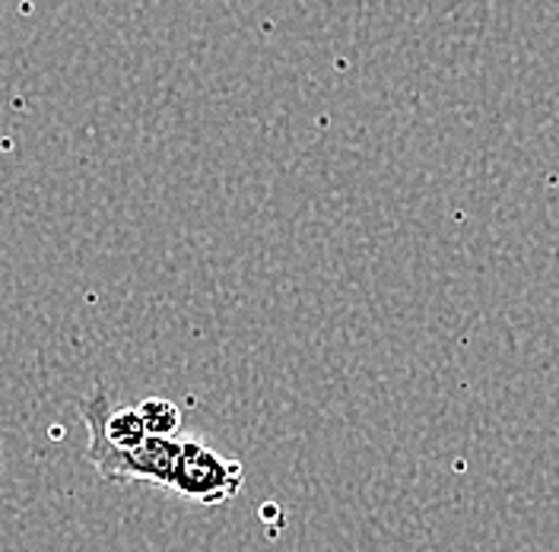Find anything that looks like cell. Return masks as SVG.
<instances>
[{"instance_id":"obj_2","label":"cell","mask_w":559,"mask_h":552,"mask_svg":"<svg viewBox=\"0 0 559 552\" xmlns=\"http://www.w3.org/2000/svg\"><path fill=\"white\" fill-rule=\"evenodd\" d=\"M245 467L242 460L223 457L198 439H181V454L175 467L173 492L198 502V505H223L242 492Z\"/></svg>"},{"instance_id":"obj_1","label":"cell","mask_w":559,"mask_h":552,"mask_svg":"<svg viewBox=\"0 0 559 552\" xmlns=\"http://www.w3.org/2000/svg\"><path fill=\"white\" fill-rule=\"evenodd\" d=\"M178 454V435H146V442L138 448H111L99 442H86V457L105 483H150L173 489Z\"/></svg>"},{"instance_id":"obj_3","label":"cell","mask_w":559,"mask_h":552,"mask_svg":"<svg viewBox=\"0 0 559 552\" xmlns=\"http://www.w3.org/2000/svg\"><path fill=\"white\" fill-rule=\"evenodd\" d=\"M140 419L150 435H178L181 429V410L166 397H150L138 407Z\"/></svg>"}]
</instances>
